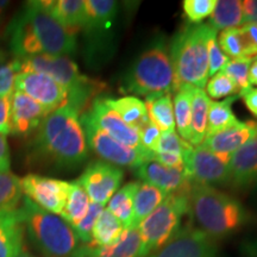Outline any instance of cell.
I'll return each mask as SVG.
<instances>
[{
    "label": "cell",
    "mask_w": 257,
    "mask_h": 257,
    "mask_svg": "<svg viewBox=\"0 0 257 257\" xmlns=\"http://www.w3.org/2000/svg\"><path fill=\"white\" fill-rule=\"evenodd\" d=\"M10 53L16 59L35 55L72 56L76 51V37L61 25L43 2H28L10 22Z\"/></svg>",
    "instance_id": "1"
},
{
    "label": "cell",
    "mask_w": 257,
    "mask_h": 257,
    "mask_svg": "<svg viewBox=\"0 0 257 257\" xmlns=\"http://www.w3.org/2000/svg\"><path fill=\"white\" fill-rule=\"evenodd\" d=\"M88 149L80 112L69 102L44 118L32 141L35 155L59 169L78 168L87 160Z\"/></svg>",
    "instance_id": "2"
},
{
    "label": "cell",
    "mask_w": 257,
    "mask_h": 257,
    "mask_svg": "<svg viewBox=\"0 0 257 257\" xmlns=\"http://www.w3.org/2000/svg\"><path fill=\"white\" fill-rule=\"evenodd\" d=\"M188 201L189 213L198 229L216 242L237 233L249 221L242 202L216 187L191 181Z\"/></svg>",
    "instance_id": "3"
},
{
    "label": "cell",
    "mask_w": 257,
    "mask_h": 257,
    "mask_svg": "<svg viewBox=\"0 0 257 257\" xmlns=\"http://www.w3.org/2000/svg\"><path fill=\"white\" fill-rule=\"evenodd\" d=\"M216 32L208 24H188L173 37L169 57L174 91L184 85L205 87L208 81V41Z\"/></svg>",
    "instance_id": "4"
},
{
    "label": "cell",
    "mask_w": 257,
    "mask_h": 257,
    "mask_svg": "<svg viewBox=\"0 0 257 257\" xmlns=\"http://www.w3.org/2000/svg\"><path fill=\"white\" fill-rule=\"evenodd\" d=\"M18 212L24 233L43 257H72L80 246L78 237L67 221L37 206L27 197H23Z\"/></svg>",
    "instance_id": "5"
},
{
    "label": "cell",
    "mask_w": 257,
    "mask_h": 257,
    "mask_svg": "<svg viewBox=\"0 0 257 257\" xmlns=\"http://www.w3.org/2000/svg\"><path fill=\"white\" fill-rule=\"evenodd\" d=\"M121 89L144 96L169 93L174 89V74L165 37L154 38L137 57L123 79Z\"/></svg>",
    "instance_id": "6"
},
{
    "label": "cell",
    "mask_w": 257,
    "mask_h": 257,
    "mask_svg": "<svg viewBox=\"0 0 257 257\" xmlns=\"http://www.w3.org/2000/svg\"><path fill=\"white\" fill-rule=\"evenodd\" d=\"M17 60L19 73H41L49 76L68 92L70 105L81 113L89 101L94 100V96L100 92V83L89 79L80 72L78 64L67 56L35 55Z\"/></svg>",
    "instance_id": "7"
},
{
    "label": "cell",
    "mask_w": 257,
    "mask_h": 257,
    "mask_svg": "<svg viewBox=\"0 0 257 257\" xmlns=\"http://www.w3.org/2000/svg\"><path fill=\"white\" fill-rule=\"evenodd\" d=\"M188 188L169 194L155 211L138 225L140 257H148L156 252L181 229L182 218L189 213Z\"/></svg>",
    "instance_id": "8"
},
{
    "label": "cell",
    "mask_w": 257,
    "mask_h": 257,
    "mask_svg": "<svg viewBox=\"0 0 257 257\" xmlns=\"http://www.w3.org/2000/svg\"><path fill=\"white\" fill-rule=\"evenodd\" d=\"M87 21L83 28L86 36V55L89 63L98 64L107 59L113 42V28L118 15L117 2L113 0H86Z\"/></svg>",
    "instance_id": "9"
},
{
    "label": "cell",
    "mask_w": 257,
    "mask_h": 257,
    "mask_svg": "<svg viewBox=\"0 0 257 257\" xmlns=\"http://www.w3.org/2000/svg\"><path fill=\"white\" fill-rule=\"evenodd\" d=\"M80 121H81L88 148H91L105 162L117 167H130V168L136 169L146 161L154 160V157L148 153L124 146L113 140L110 135L96 126L86 112L80 115Z\"/></svg>",
    "instance_id": "10"
},
{
    "label": "cell",
    "mask_w": 257,
    "mask_h": 257,
    "mask_svg": "<svg viewBox=\"0 0 257 257\" xmlns=\"http://www.w3.org/2000/svg\"><path fill=\"white\" fill-rule=\"evenodd\" d=\"M184 168L188 179L200 185L213 186L229 184V160L211 153L204 146L184 144Z\"/></svg>",
    "instance_id": "11"
},
{
    "label": "cell",
    "mask_w": 257,
    "mask_h": 257,
    "mask_svg": "<svg viewBox=\"0 0 257 257\" xmlns=\"http://www.w3.org/2000/svg\"><path fill=\"white\" fill-rule=\"evenodd\" d=\"M124 179V172L119 167L105 161H94L89 163L76 180L85 189L92 202L105 205L118 191Z\"/></svg>",
    "instance_id": "12"
},
{
    "label": "cell",
    "mask_w": 257,
    "mask_h": 257,
    "mask_svg": "<svg viewBox=\"0 0 257 257\" xmlns=\"http://www.w3.org/2000/svg\"><path fill=\"white\" fill-rule=\"evenodd\" d=\"M148 257H218V245L197 226L186 225L162 248Z\"/></svg>",
    "instance_id": "13"
},
{
    "label": "cell",
    "mask_w": 257,
    "mask_h": 257,
    "mask_svg": "<svg viewBox=\"0 0 257 257\" xmlns=\"http://www.w3.org/2000/svg\"><path fill=\"white\" fill-rule=\"evenodd\" d=\"M24 197L50 213L61 214L70 189V182L38 174L21 179Z\"/></svg>",
    "instance_id": "14"
},
{
    "label": "cell",
    "mask_w": 257,
    "mask_h": 257,
    "mask_svg": "<svg viewBox=\"0 0 257 257\" xmlns=\"http://www.w3.org/2000/svg\"><path fill=\"white\" fill-rule=\"evenodd\" d=\"M15 89L23 92L35 101L53 112L68 100V92L49 76L41 73H18L15 80Z\"/></svg>",
    "instance_id": "15"
},
{
    "label": "cell",
    "mask_w": 257,
    "mask_h": 257,
    "mask_svg": "<svg viewBox=\"0 0 257 257\" xmlns=\"http://www.w3.org/2000/svg\"><path fill=\"white\" fill-rule=\"evenodd\" d=\"M86 113L88 114V117L91 118V120L96 126L104 133L110 135L113 140L118 141L124 146L146 152L141 146L140 133H138L137 128L131 127L130 125L125 123L119 115L108 106L105 98H95L92 101L89 111Z\"/></svg>",
    "instance_id": "16"
},
{
    "label": "cell",
    "mask_w": 257,
    "mask_h": 257,
    "mask_svg": "<svg viewBox=\"0 0 257 257\" xmlns=\"http://www.w3.org/2000/svg\"><path fill=\"white\" fill-rule=\"evenodd\" d=\"M50 111L23 92L15 89L10 96L11 135L27 137L37 130Z\"/></svg>",
    "instance_id": "17"
},
{
    "label": "cell",
    "mask_w": 257,
    "mask_h": 257,
    "mask_svg": "<svg viewBox=\"0 0 257 257\" xmlns=\"http://www.w3.org/2000/svg\"><path fill=\"white\" fill-rule=\"evenodd\" d=\"M136 175L143 182L161 189L168 195L185 191L191 184L185 168H169L154 160L146 161L136 168Z\"/></svg>",
    "instance_id": "18"
},
{
    "label": "cell",
    "mask_w": 257,
    "mask_h": 257,
    "mask_svg": "<svg viewBox=\"0 0 257 257\" xmlns=\"http://www.w3.org/2000/svg\"><path fill=\"white\" fill-rule=\"evenodd\" d=\"M257 135V121H239L238 124L205 138L201 146L216 155L230 159L233 153Z\"/></svg>",
    "instance_id": "19"
},
{
    "label": "cell",
    "mask_w": 257,
    "mask_h": 257,
    "mask_svg": "<svg viewBox=\"0 0 257 257\" xmlns=\"http://www.w3.org/2000/svg\"><path fill=\"white\" fill-rule=\"evenodd\" d=\"M257 180V135L239 148L229 160V184L245 188Z\"/></svg>",
    "instance_id": "20"
},
{
    "label": "cell",
    "mask_w": 257,
    "mask_h": 257,
    "mask_svg": "<svg viewBox=\"0 0 257 257\" xmlns=\"http://www.w3.org/2000/svg\"><path fill=\"white\" fill-rule=\"evenodd\" d=\"M141 237L137 227L124 229L113 244L96 246L80 244L72 257H140Z\"/></svg>",
    "instance_id": "21"
},
{
    "label": "cell",
    "mask_w": 257,
    "mask_h": 257,
    "mask_svg": "<svg viewBox=\"0 0 257 257\" xmlns=\"http://www.w3.org/2000/svg\"><path fill=\"white\" fill-rule=\"evenodd\" d=\"M43 3L51 16L74 36H76L80 30H83L87 21L83 0H55Z\"/></svg>",
    "instance_id": "22"
},
{
    "label": "cell",
    "mask_w": 257,
    "mask_h": 257,
    "mask_svg": "<svg viewBox=\"0 0 257 257\" xmlns=\"http://www.w3.org/2000/svg\"><path fill=\"white\" fill-rule=\"evenodd\" d=\"M24 246V227L18 210L0 211V257H17Z\"/></svg>",
    "instance_id": "23"
},
{
    "label": "cell",
    "mask_w": 257,
    "mask_h": 257,
    "mask_svg": "<svg viewBox=\"0 0 257 257\" xmlns=\"http://www.w3.org/2000/svg\"><path fill=\"white\" fill-rule=\"evenodd\" d=\"M148 117L161 133L175 130L174 106L170 93L150 95L146 98Z\"/></svg>",
    "instance_id": "24"
},
{
    "label": "cell",
    "mask_w": 257,
    "mask_h": 257,
    "mask_svg": "<svg viewBox=\"0 0 257 257\" xmlns=\"http://www.w3.org/2000/svg\"><path fill=\"white\" fill-rule=\"evenodd\" d=\"M140 181H131L114 193L107 204V210L123 224L124 229L133 227L134 200Z\"/></svg>",
    "instance_id": "25"
},
{
    "label": "cell",
    "mask_w": 257,
    "mask_h": 257,
    "mask_svg": "<svg viewBox=\"0 0 257 257\" xmlns=\"http://www.w3.org/2000/svg\"><path fill=\"white\" fill-rule=\"evenodd\" d=\"M108 106L131 127L140 128L149 120L146 102L134 95L123 96V98L112 99L105 98Z\"/></svg>",
    "instance_id": "26"
},
{
    "label": "cell",
    "mask_w": 257,
    "mask_h": 257,
    "mask_svg": "<svg viewBox=\"0 0 257 257\" xmlns=\"http://www.w3.org/2000/svg\"><path fill=\"white\" fill-rule=\"evenodd\" d=\"M238 98L237 95L229 96L221 101H210L207 114L206 137L232 127L239 123L232 111V104ZM205 137V138H206Z\"/></svg>",
    "instance_id": "27"
},
{
    "label": "cell",
    "mask_w": 257,
    "mask_h": 257,
    "mask_svg": "<svg viewBox=\"0 0 257 257\" xmlns=\"http://www.w3.org/2000/svg\"><path fill=\"white\" fill-rule=\"evenodd\" d=\"M194 89L191 85H184L175 91L174 98V119L180 138L189 142L191 138L192 102L194 98Z\"/></svg>",
    "instance_id": "28"
},
{
    "label": "cell",
    "mask_w": 257,
    "mask_h": 257,
    "mask_svg": "<svg viewBox=\"0 0 257 257\" xmlns=\"http://www.w3.org/2000/svg\"><path fill=\"white\" fill-rule=\"evenodd\" d=\"M168 194L154 186L141 182L134 200V221L133 227H137L141 221L149 216L153 211L166 200Z\"/></svg>",
    "instance_id": "29"
},
{
    "label": "cell",
    "mask_w": 257,
    "mask_h": 257,
    "mask_svg": "<svg viewBox=\"0 0 257 257\" xmlns=\"http://www.w3.org/2000/svg\"><path fill=\"white\" fill-rule=\"evenodd\" d=\"M210 98L204 91V88L194 89V98L192 102V118H191V138L189 144L198 147L202 144L206 137L207 114Z\"/></svg>",
    "instance_id": "30"
},
{
    "label": "cell",
    "mask_w": 257,
    "mask_h": 257,
    "mask_svg": "<svg viewBox=\"0 0 257 257\" xmlns=\"http://www.w3.org/2000/svg\"><path fill=\"white\" fill-rule=\"evenodd\" d=\"M242 2L239 0H220V2H217L216 8L210 16L208 25L218 32L237 28L242 24Z\"/></svg>",
    "instance_id": "31"
},
{
    "label": "cell",
    "mask_w": 257,
    "mask_h": 257,
    "mask_svg": "<svg viewBox=\"0 0 257 257\" xmlns=\"http://www.w3.org/2000/svg\"><path fill=\"white\" fill-rule=\"evenodd\" d=\"M89 205H91V199L85 189L82 188V186L75 180V181L70 182L68 197H67L66 204H64L63 211L60 217L72 227L75 226L86 216Z\"/></svg>",
    "instance_id": "32"
},
{
    "label": "cell",
    "mask_w": 257,
    "mask_h": 257,
    "mask_svg": "<svg viewBox=\"0 0 257 257\" xmlns=\"http://www.w3.org/2000/svg\"><path fill=\"white\" fill-rule=\"evenodd\" d=\"M123 231V224L107 208H104L93 227L91 244L96 246L110 245L119 238Z\"/></svg>",
    "instance_id": "33"
},
{
    "label": "cell",
    "mask_w": 257,
    "mask_h": 257,
    "mask_svg": "<svg viewBox=\"0 0 257 257\" xmlns=\"http://www.w3.org/2000/svg\"><path fill=\"white\" fill-rule=\"evenodd\" d=\"M23 200L21 179L11 170L0 172V211L18 210Z\"/></svg>",
    "instance_id": "34"
},
{
    "label": "cell",
    "mask_w": 257,
    "mask_h": 257,
    "mask_svg": "<svg viewBox=\"0 0 257 257\" xmlns=\"http://www.w3.org/2000/svg\"><path fill=\"white\" fill-rule=\"evenodd\" d=\"M217 41L218 46H219L221 51H223L229 59L230 57H232V59L248 57L245 41H244L240 28H232L221 31L219 38H218Z\"/></svg>",
    "instance_id": "35"
},
{
    "label": "cell",
    "mask_w": 257,
    "mask_h": 257,
    "mask_svg": "<svg viewBox=\"0 0 257 257\" xmlns=\"http://www.w3.org/2000/svg\"><path fill=\"white\" fill-rule=\"evenodd\" d=\"M253 59L249 57H240V59H232L225 64L221 72L226 74L236 85L237 92H242L244 89L251 87L249 85V68L251 66Z\"/></svg>",
    "instance_id": "36"
},
{
    "label": "cell",
    "mask_w": 257,
    "mask_h": 257,
    "mask_svg": "<svg viewBox=\"0 0 257 257\" xmlns=\"http://www.w3.org/2000/svg\"><path fill=\"white\" fill-rule=\"evenodd\" d=\"M16 57H6L0 51V98L11 96L15 91V80L18 74Z\"/></svg>",
    "instance_id": "37"
},
{
    "label": "cell",
    "mask_w": 257,
    "mask_h": 257,
    "mask_svg": "<svg viewBox=\"0 0 257 257\" xmlns=\"http://www.w3.org/2000/svg\"><path fill=\"white\" fill-rule=\"evenodd\" d=\"M102 211H104V206L91 201V205H89V208L87 213H86V216L83 217L82 219L75 225V226H73L74 232H75L80 243L81 244L92 243L93 227H94L95 221L98 220V218L101 214Z\"/></svg>",
    "instance_id": "38"
},
{
    "label": "cell",
    "mask_w": 257,
    "mask_h": 257,
    "mask_svg": "<svg viewBox=\"0 0 257 257\" xmlns=\"http://www.w3.org/2000/svg\"><path fill=\"white\" fill-rule=\"evenodd\" d=\"M217 0H185L182 8L191 24H200L205 18L210 17L216 8Z\"/></svg>",
    "instance_id": "39"
},
{
    "label": "cell",
    "mask_w": 257,
    "mask_h": 257,
    "mask_svg": "<svg viewBox=\"0 0 257 257\" xmlns=\"http://www.w3.org/2000/svg\"><path fill=\"white\" fill-rule=\"evenodd\" d=\"M207 92L206 94L208 98L214 99V101H217L218 99L224 98V96H232L233 93L237 92L236 85H234L232 80H231L226 74L223 73L220 70L219 73H217L216 75H213L212 78L207 81Z\"/></svg>",
    "instance_id": "40"
},
{
    "label": "cell",
    "mask_w": 257,
    "mask_h": 257,
    "mask_svg": "<svg viewBox=\"0 0 257 257\" xmlns=\"http://www.w3.org/2000/svg\"><path fill=\"white\" fill-rule=\"evenodd\" d=\"M229 61V57L225 55L218 46L216 32L208 41V78H212L217 73H219Z\"/></svg>",
    "instance_id": "41"
},
{
    "label": "cell",
    "mask_w": 257,
    "mask_h": 257,
    "mask_svg": "<svg viewBox=\"0 0 257 257\" xmlns=\"http://www.w3.org/2000/svg\"><path fill=\"white\" fill-rule=\"evenodd\" d=\"M138 133H140L141 146H142V148L147 153H149L150 155L155 157L156 148L157 144H159L161 135L159 127H157L156 125H154L149 119L138 128Z\"/></svg>",
    "instance_id": "42"
},
{
    "label": "cell",
    "mask_w": 257,
    "mask_h": 257,
    "mask_svg": "<svg viewBox=\"0 0 257 257\" xmlns=\"http://www.w3.org/2000/svg\"><path fill=\"white\" fill-rule=\"evenodd\" d=\"M185 141L181 140L175 130L161 133L155 154H181L184 152Z\"/></svg>",
    "instance_id": "43"
},
{
    "label": "cell",
    "mask_w": 257,
    "mask_h": 257,
    "mask_svg": "<svg viewBox=\"0 0 257 257\" xmlns=\"http://www.w3.org/2000/svg\"><path fill=\"white\" fill-rule=\"evenodd\" d=\"M244 41L246 46V54L250 59H255L257 56V25L256 24H244L242 28Z\"/></svg>",
    "instance_id": "44"
},
{
    "label": "cell",
    "mask_w": 257,
    "mask_h": 257,
    "mask_svg": "<svg viewBox=\"0 0 257 257\" xmlns=\"http://www.w3.org/2000/svg\"><path fill=\"white\" fill-rule=\"evenodd\" d=\"M0 134H11L10 127V96L0 98Z\"/></svg>",
    "instance_id": "45"
},
{
    "label": "cell",
    "mask_w": 257,
    "mask_h": 257,
    "mask_svg": "<svg viewBox=\"0 0 257 257\" xmlns=\"http://www.w3.org/2000/svg\"><path fill=\"white\" fill-rule=\"evenodd\" d=\"M243 21L242 24H256L257 25V0H246L242 2Z\"/></svg>",
    "instance_id": "46"
},
{
    "label": "cell",
    "mask_w": 257,
    "mask_h": 257,
    "mask_svg": "<svg viewBox=\"0 0 257 257\" xmlns=\"http://www.w3.org/2000/svg\"><path fill=\"white\" fill-rule=\"evenodd\" d=\"M239 96H242L244 104H245L246 108L251 112L253 117L257 118V88L249 87L244 89L239 93Z\"/></svg>",
    "instance_id": "47"
},
{
    "label": "cell",
    "mask_w": 257,
    "mask_h": 257,
    "mask_svg": "<svg viewBox=\"0 0 257 257\" xmlns=\"http://www.w3.org/2000/svg\"><path fill=\"white\" fill-rule=\"evenodd\" d=\"M10 170V149L6 136L0 134V172Z\"/></svg>",
    "instance_id": "48"
},
{
    "label": "cell",
    "mask_w": 257,
    "mask_h": 257,
    "mask_svg": "<svg viewBox=\"0 0 257 257\" xmlns=\"http://www.w3.org/2000/svg\"><path fill=\"white\" fill-rule=\"evenodd\" d=\"M248 80H249V85L251 86H257V56L252 60L251 66L249 68V75H248Z\"/></svg>",
    "instance_id": "49"
},
{
    "label": "cell",
    "mask_w": 257,
    "mask_h": 257,
    "mask_svg": "<svg viewBox=\"0 0 257 257\" xmlns=\"http://www.w3.org/2000/svg\"><path fill=\"white\" fill-rule=\"evenodd\" d=\"M9 4L10 3L8 0H0V25H2L3 19L5 17V12H6V9L9 8Z\"/></svg>",
    "instance_id": "50"
},
{
    "label": "cell",
    "mask_w": 257,
    "mask_h": 257,
    "mask_svg": "<svg viewBox=\"0 0 257 257\" xmlns=\"http://www.w3.org/2000/svg\"><path fill=\"white\" fill-rule=\"evenodd\" d=\"M17 257H36L34 255V253H31L29 250L25 248V245L22 248L21 251H19V253L17 255Z\"/></svg>",
    "instance_id": "51"
},
{
    "label": "cell",
    "mask_w": 257,
    "mask_h": 257,
    "mask_svg": "<svg viewBox=\"0 0 257 257\" xmlns=\"http://www.w3.org/2000/svg\"><path fill=\"white\" fill-rule=\"evenodd\" d=\"M253 185H255V187H256V189H257V180H256V182H255V184H253Z\"/></svg>",
    "instance_id": "52"
}]
</instances>
